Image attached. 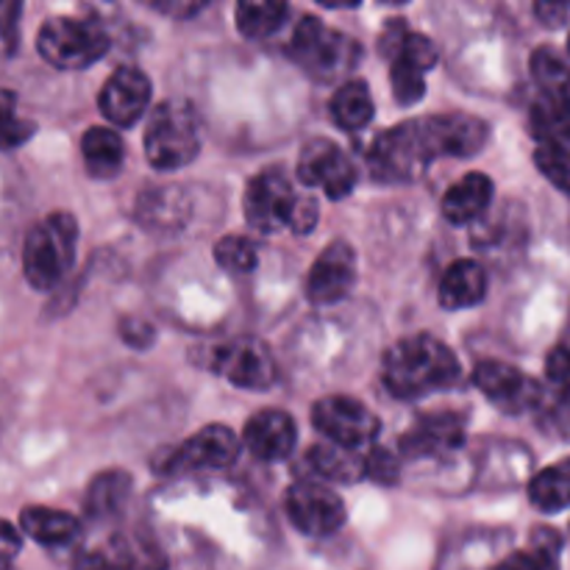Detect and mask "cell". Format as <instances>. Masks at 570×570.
Here are the masks:
<instances>
[{"label":"cell","mask_w":570,"mask_h":570,"mask_svg":"<svg viewBox=\"0 0 570 570\" xmlns=\"http://www.w3.org/2000/svg\"><path fill=\"white\" fill-rule=\"evenodd\" d=\"M456 379H460V360L432 334H412L399 340L382 362L384 387L401 401L426 399L440 390L454 387Z\"/></svg>","instance_id":"1"},{"label":"cell","mask_w":570,"mask_h":570,"mask_svg":"<svg viewBox=\"0 0 570 570\" xmlns=\"http://www.w3.org/2000/svg\"><path fill=\"white\" fill-rule=\"evenodd\" d=\"M78 223L70 212H53L33 223L22 243V273L33 289H53L76 262Z\"/></svg>","instance_id":"2"},{"label":"cell","mask_w":570,"mask_h":570,"mask_svg":"<svg viewBox=\"0 0 570 570\" xmlns=\"http://www.w3.org/2000/svg\"><path fill=\"white\" fill-rule=\"evenodd\" d=\"M200 150V126L195 109L181 98L161 100L145 128V156L156 170L187 167Z\"/></svg>","instance_id":"3"},{"label":"cell","mask_w":570,"mask_h":570,"mask_svg":"<svg viewBox=\"0 0 570 570\" xmlns=\"http://www.w3.org/2000/svg\"><path fill=\"white\" fill-rule=\"evenodd\" d=\"M39 56L59 70H81L95 65L109 50V33L98 20L53 17L39 28Z\"/></svg>","instance_id":"4"},{"label":"cell","mask_w":570,"mask_h":570,"mask_svg":"<svg viewBox=\"0 0 570 570\" xmlns=\"http://www.w3.org/2000/svg\"><path fill=\"white\" fill-rule=\"evenodd\" d=\"M432 161L434 150L429 145L423 120H410L390 128L382 137H376L371 154H367V165H371L373 176L379 181L393 184L415 181L429 170Z\"/></svg>","instance_id":"5"},{"label":"cell","mask_w":570,"mask_h":570,"mask_svg":"<svg viewBox=\"0 0 570 570\" xmlns=\"http://www.w3.org/2000/svg\"><path fill=\"white\" fill-rule=\"evenodd\" d=\"M289 56L315 78H334L340 72L351 70L360 61L362 50L360 42H354L345 33L332 31L317 17H304L295 26Z\"/></svg>","instance_id":"6"},{"label":"cell","mask_w":570,"mask_h":570,"mask_svg":"<svg viewBox=\"0 0 570 570\" xmlns=\"http://www.w3.org/2000/svg\"><path fill=\"white\" fill-rule=\"evenodd\" d=\"M312 423L326 438V443H337L354 451L371 445L382 432V421L351 395H326L317 401L312 406Z\"/></svg>","instance_id":"7"},{"label":"cell","mask_w":570,"mask_h":570,"mask_svg":"<svg viewBox=\"0 0 570 570\" xmlns=\"http://www.w3.org/2000/svg\"><path fill=\"white\" fill-rule=\"evenodd\" d=\"M212 371L243 390H267L276 384L278 367L271 348L256 337H237L209 354Z\"/></svg>","instance_id":"8"},{"label":"cell","mask_w":570,"mask_h":570,"mask_svg":"<svg viewBox=\"0 0 570 570\" xmlns=\"http://www.w3.org/2000/svg\"><path fill=\"white\" fill-rule=\"evenodd\" d=\"M301 195L295 193L289 178L282 170H265L250 178L245 189V220L262 234H276L282 228H293L295 206Z\"/></svg>","instance_id":"9"},{"label":"cell","mask_w":570,"mask_h":570,"mask_svg":"<svg viewBox=\"0 0 570 570\" xmlns=\"http://www.w3.org/2000/svg\"><path fill=\"white\" fill-rule=\"evenodd\" d=\"M289 523L309 538H328L340 532L348 518L343 499L321 482H295L284 495Z\"/></svg>","instance_id":"10"},{"label":"cell","mask_w":570,"mask_h":570,"mask_svg":"<svg viewBox=\"0 0 570 570\" xmlns=\"http://www.w3.org/2000/svg\"><path fill=\"white\" fill-rule=\"evenodd\" d=\"M295 176L304 187L323 189L332 200H343L354 193L356 170L345 150L332 139H312L298 156Z\"/></svg>","instance_id":"11"},{"label":"cell","mask_w":570,"mask_h":570,"mask_svg":"<svg viewBox=\"0 0 570 570\" xmlns=\"http://www.w3.org/2000/svg\"><path fill=\"white\" fill-rule=\"evenodd\" d=\"M239 440L228 426L212 423V426L200 429L193 438L184 440L170 460L165 462L167 473H209V471H226L237 462L239 456Z\"/></svg>","instance_id":"12"},{"label":"cell","mask_w":570,"mask_h":570,"mask_svg":"<svg viewBox=\"0 0 570 570\" xmlns=\"http://www.w3.org/2000/svg\"><path fill=\"white\" fill-rule=\"evenodd\" d=\"M356 282V250L348 239H332L306 276V298L317 306L337 304Z\"/></svg>","instance_id":"13"},{"label":"cell","mask_w":570,"mask_h":570,"mask_svg":"<svg viewBox=\"0 0 570 570\" xmlns=\"http://www.w3.org/2000/svg\"><path fill=\"white\" fill-rule=\"evenodd\" d=\"M473 384L490 404L504 412H515V415L532 410L540 399L538 382L518 367L507 365V362H479L476 371H473Z\"/></svg>","instance_id":"14"},{"label":"cell","mask_w":570,"mask_h":570,"mask_svg":"<svg viewBox=\"0 0 570 570\" xmlns=\"http://www.w3.org/2000/svg\"><path fill=\"white\" fill-rule=\"evenodd\" d=\"M423 128H426L434 159H440V156L468 159V156H476L490 139L488 122L473 115H462V111L423 117Z\"/></svg>","instance_id":"15"},{"label":"cell","mask_w":570,"mask_h":570,"mask_svg":"<svg viewBox=\"0 0 570 570\" xmlns=\"http://www.w3.org/2000/svg\"><path fill=\"white\" fill-rule=\"evenodd\" d=\"M98 106L111 126H134L150 106V78L139 67H120L100 89Z\"/></svg>","instance_id":"16"},{"label":"cell","mask_w":570,"mask_h":570,"mask_svg":"<svg viewBox=\"0 0 570 570\" xmlns=\"http://www.w3.org/2000/svg\"><path fill=\"white\" fill-rule=\"evenodd\" d=\"M465 443V426L462 417L454 412H432V415L417 417L415 426L401 438V454L410 460L421 456H445L451 451L462 449Z\"/></svg>","instance_id":"17"},{"label":"cell","mask_w":570,"mask_h":570,"mask_svg":"<svg viewBox=\"0 0 570 570\" xmlns=\"http://www.w3.org/2000/svg\"><path fill=\"white\" fill-rule=\"evenodd\" d=\"M298 429L282 410H262L248 417L243 429V445L262 462H282L293 454Z\"/></svg>","instance_id":"18"},{"label":"cell","mask_w":570,"mask_h":570,"mask_svg":"<svg viewBox=\"0 0 570 570\" xmlns=\"http://www.w3.org/2000/svg\"><path fill=\"white\" fill-rule=\"evenodd\" d=\"M488 295V273L479 262L456 259L440 282V306L449 312L471 309Z\"/></svg>","instance_id":"19"},{"label":"cell","mask_w":570,"mask_h":570,"mask_svg":"<svg viewBox=\"0 0 570 570\" xmlns=\"http://www.w3.org/2000/svg\"><path fill=\"white\" fill-rule=\"evenodd\" d=\"M493 200V181L484 173H468L443 195V217L451 226H468Z\"/></svg>","instance_id":"20"},{"label":"cell","mask_w":570,"mask_h":570,"mask_svg":"<svg viewBox=\"0 0 570 570\" xmlns=\"http://www.w3.org/2000/svg\"><path fill=\"white\" fill-rule=\"evenodd\" d=\"M306 465L312 468L317 479L332 484H354L367 479V460L365 454L354 449H343L337 443H321L309 449Z\"/></svg>","instance_id":"21"},{"label":"cell","mask_w":570,"mask_h":570,"mask_svg":"<svg viewBox=\"0 0 570 570\" xmlns=\"http://www.w3.org/2000/svg\"><path fill=\"white\" fill-rule=\"evenodd\" d=\"M81 156L89 176L98 178V181H109L120 173L122 161H126V145L115 128L95 126L83 134Z\"/></svg>","instance_id":"22"},{"label":"cell","mask_w":570,"mask_h":570,"mask_svg":"<svg viewBox=\"0 0 570 570\" xmlns=\"http://www.w3.org/2000/svg\"><path fill=\"white\" fill-rule=\"evenodd\" d=\"M128 495H131V476L126 471H104L87 484L83 510L95 521H109L126 510Z\"/></svg>","instance_id":"23"},{"label":"cell","mask_w":570,"mask_h":570,"mask_svg":"<svg viewBox=\"0 0 570 570\" xmlns=\"http://www.w3.org/2000/svg\"><path fill=\"white\" fill-rule=\"evenodd\" d=\"M20 529L42 546H65L81 534V521L50 507H28L20 512Z\"/></svg>","instance_id":"24"},{"label":"cell","mask_w":570,"mask_h":570,"mask_svg":"<svg viewBox=\"0 0 570 570\" xmlns=\"http://www.w3.org/2000/svg\"><path fill=\"white\" fill-rule=\"evenodd\" d=\"M332 117L345 131H362L373 120V95L365 81H348L334 92Z\"/></svg>","instance_id":"25"},{"label":"cell","mask_w":570,"mask_h":570,"mask_svg":"<svg viewBox=\"0 0 570 570\" xmlns=\"http://www.w3.org/2000/svg\"><path fill=\"white\" fill-rule=\"evenodd\" d=\"M289 6L282 0H243L237 6V28L248 39H265L284 26Z\"/></svg>","instance_id":"26"},{"label":"cell","mask_w":570,"mask_h":570,"mask_svg":"<svg viewBox=\"0 0 570 570\" xmlns=\"http://www.w3.org/2000/svg\"><path fill=\"white\" fill-rule=\"evenodd\" d=\"M529 499L538 510L560 512L570 507V460L546 468L529 482Z\"/></svg>","instance_id":"27"},{"label":"cell","mask_w":570,"mask_h":570,"mask_svg":"<svg viewBox=\"0 0 570 570\" xmlns=\"http://www.w3.org/2000/svg\"><path fill=\"white\" fill-rule=\"evenodd\" d=\"M557 554H560V538L554 532H549V529H543L532 540V549L507 557L493 570H560Z\"/></svg>","instance_id":"28"},{"label":"cell","mask_w":570,"mask_h":570,"mask_svg":"<svg viewBox=\"0 0 570 570\" xmlns=\"http://www.w3.org/2000/svg\"><path fill=\"white\" fill-rule=\"evenodd\" d=\"M215 262L223 271L234 273V276H245L256 267L259 256H256L254 243L243 234H228V237L217 239L215 245Z\"/></svg>","instance_id":"29"},{"label":"cell","mask_w":570,"mask_h":570,"mask_svg":"<svg viewBox=\"0 0 570 570\" xmlns=\"http://www.w3.org/2000/svg\"><path fill=\"white\" fill-rule=\"evenodd\" d=\"M532 72L551 98H557L562 92V87H566L570 78V67L566 65V59L560 53H554L551 48H540L532 56Z\"/></svg>","instance_id":"30"},{"label":"cell","mask_w":570,"mask_h":570,"mask_svg":"<svg viewBox=\"0 0 570 570\" xmlns=\"http://www.w3.org/2000/svg\"><path fill=\"white\" fill-rule=\"evenodd\" d=\"M534 165L560 193L570 195V148H562V145H538Z\"/></svg>","instance_id":"31"},{"label":"cell","mask_w":570,"mask_h":570,"mask_svg":"<svg viewBox=\"0 0 570 570\" xmlns=\"http://www.w3.org/2000/svg\"><path fill=\"white\" fill-rule=\"evenodd\" d=\"M390 78H393L395 100L401 106H415L426 95V76L421 70H415V67L404 65V61H393Z\"/></svg>","instance_id":"32"},{"label":"cell","mask_w":570,"mask_h":570,"mask_svg":"<svg viewBox=\"0 0 570 570\" xmlns=\"http://www.w3.org/2000/svg\"><path fill=\"white\" fill-rule=\"evenodd\" d=\"M367 460V479L376 484H384V488H393L401 479V462L395 456V451L382 449V445H373L365 454Z\"/></svg>","instance_id":"33"},{"label":"cell","mask_w":570,"mask_h":570,"mask_svg":"<svg viewBox=\"0 0 570 570\" xmlns=\"http://www.w3.org/2000/svg\"><path fill=\"white\" fill-rule=\"evenodd\" d=\"M438 59H440L438 45H434L432 39L423 37V33H410L395 61H404V65L415 67V70H421L423 76H426V72L438 65Z\"/></svg>","instance_id":"34"},{"label":"cell","mask_w":570,"mask_h":570,"mask_svg":"<svg viewBox=\"0 0 570 570\" xmlns=\"http://www.w3.org/2000/svg\"><path fill=\"white\" fill-rule=\"evenodd\" d=\"M33 134V122L28 120H20V117H14V92H9L6 89L3 92V137H6V148H17V145H22L26 139H31Z\"/></svg>","instance_id":"35"},{"label":"cell","mask_w":570,"mask_h":570,"mask_svg":"<svg viewBox=\"0 0 570 570\" xmlns=\"http://www.w3.org/2000/svg\"><path fill=\"white\" fill-rule=\"evenodd\" d=\"M546 373H549L551 384L562 393L570 395V343L557 345L549 354V362H546Z\"/></svg>","instance_id":"36"},{"label":"cell","mask_w":570,"mask_h":570,"mask_svg":"<svg viewBox=\"0 0 570 570\" xmlns=\"http://www.w3.org/2000/svg\"><path fill=\"white\" fill-rule=\"evenodd\" d=\"M412 31H406L404 20H390L387 26H384V33L382 39H379V45H382V53L387 56V59H399L401 48H404L406 37H410Z\"/></svg>","instance_id":"37"},{"label":"cell","mask_w":570,"mask_h":570,"mask_svg":"<svg viewBox=\"0 0 570 570\" xmlns=\"http://www.w3.org/2000/svg\"><path fill=\"white\" fill-rule=\"evenodd\" d=\"M317 223V200L315 198H298L293 215V232L295 234H309Z\"/></svg>","instance_id":"38"},{"label":"cell","mask_w":570,"mask_h":570,"mask_svg":"<svg viewBox=\"0 0 570 570\" xmlns=\"http://www.w3.org/2000/svg\"><path fill=\"white\" fill-rule=\"evenodd\" d=\"M150 9L161 11V14L167 17H178V20H187V17H195L200 9H204V3H195V0H159V3H150Z\"/></svg>","instance_id":"39"},{"label":"cell","mask_w":570,"mask_h":570,"mask_svg":"<svg viewBox=\"0 0 570 570\" xmlns=\"http://www.w3.org/2000/svg\"><path fill=\"white\" fill-rule=\"evenodd\" d=\"M534 14H538V20L543 22V26L560 28V26H566V20L570 14V6H566V3H538V6H534Z\"/></svg>","instance_id":"40"},{"label":"cell","mask_w":570,"mask_h":570,"mask_svg":"<svg viewBox=\"0 0 570 570\" xmlns=\"http://www.w3.org/2000/svg\"><path fill=\"white\" fill-rule=\"evenodd\" d=\"M122 340H126L128 345L145 348V345L154 343V328L145 326L142 321H126L122 323Z\"/></svg>","instance_id":"41"},{"label":"cell","mask_w":570,"mask_h":570,"mask_svg":"<svg viewBox=\"0 0 570 570\" xmlns=\"http://www.w3.org/2000/svg\"><path fill=\"white\" fill-rule=\"evenodd\" d=\"M72 570H115V566H111L106 551H87V554L78 557Z\"/></svg>","instance_id":"42"},{"label":"cell","mask_w":570,"mask_h":570,"mask_svg":"<svg viewBox=\"0 0 570 570\" xmlns=\"http://www.w3.org/2000/svg\"><path fill=\"white\" fill-rule=\"evenodd\" d=\"M22 546V538L17 534V529L11 527V523H3V568L11 566V560H14V554L20 551Z\"/></svg>","instance_id":"43"},{"label":"cell","mask_w":570,"mask_h":570,"mask_svg":"<svg viewBox=\"0 0 570 570\" xmlns=\"http://www.w3.org/2000/svg\"><path fill=\"white\" fill-rule=\"evenodd\" d=\"M557 100H560V104H562V109H566L568 115H570V78H568V83H566V87H562V92L557 95Z\"/></svg>","instance_id":"44"},{"label":"cell","mask_w":570,"mask_h":570,"mask_svg":"<svg viewBox=\"0 0 570 570\" xmlns=\"http://www.w3.org/2000/svg\"><path fill=\"white\" fill-rule=\"evenodd\" d=\"M568 50H570V37H568Z\"/></svg>","instance_id":"45"},{"label":"cell","mask_w":570,"mask_h":570,"mask_svg":"<svg viewBox=\"0 0 570 570\" xmlns=\"http://www.w3.org/2000/svg\"><path fill=\"white\" fill-rule=\"evenodd\" d=\"M3 570H11V568H3Z\"/></svg>","instance_id":"46"}]
</instances>
